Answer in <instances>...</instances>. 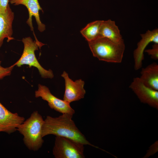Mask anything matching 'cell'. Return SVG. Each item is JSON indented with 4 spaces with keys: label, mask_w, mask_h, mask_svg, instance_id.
<instances>
[{
    "label": "cell",
    "mask_w": 158,
    "mask_h": 158,
    "mask_svg": "<svg viewBox=\"0 0 158 158\" xmlns=\"http://www.w3.org/2000/svg\"><path fill=\"white\" fill-rule=\"evenodd\" d=\"M73 116L67 114H63L55 117L47 116L44 120L42 128V137L53 135L70 138L84 145H88L100 149L87 141L72 119Z\"/></svg>",
    "instance_id": "obj_1"
},
{
    "label": "cell",
    "mask_w": 158,
    "mask_h": 158,
    "mask_svg": "<svg viewBox=\"0 0 158 158\" xmlns=\"http://www.w3.org/2000/svg\"><path fill=\"white\" fill-rule=\"evenodd\" d=\"M88 43L93 56L99 60L113 63L121 62L125 49L123 40L117 42L100 37Z\"/></svg>",
    "instance_id": "obj_2"
},
{
    "label": "cell",
    "mask_w": 158,
    "mask_h": 158,
    "mask_svg": "<svg viewBox=\"0 0 158 158\" xmlns=\"http://www.w3.org/2000/svg\"><path fill=\"white\" fill-rule=\"evenodd\" d=\"M44 120L38 111H33L30 117L18 127L17 130L23 137V142L30 150L36 151L44 142L42 136Z\"/></svg>",
    "instance_id": "obj_3"
},
{
    "label": "cell",
    "mask_w": 158,
    "mask_h": 158,
    "mask_svg": "<svg viewBox=\"0 0 158 158\" xmlns=\"http://www.w3.org/2000/svg\"><path fill=\"white\" fill-rule=\"evenodd\" d=\"M22 42L24 45L23 54L20 59L12 66H16L20 67L24 65L37 68L42 78H52L54 75L52 71L47 70L44 68L40 64L35 56V52L45 44L38 40L33 41L30 37L23 38Z\"/></svg>",
    "instance_id": "obj_4"
},
{
    "label": "cell",
    "mask_w": 158,
    "mask_h": 158,
    "mask_svg": "<svg viewBox=\"0 0 158 158\" xmlns=\"http://www.w3.org/2000/svg\"><path fill=\"white\" fill-rule=\"evenodd\" d=\"M84 145L70 138L56 136L53 154L55 158H84Z\"/></svg>",
    "instance_id": "obj_5"
},
{
    "label": "cell",
    "mask_w": 158,
    "mask_h": 158,
    "mask_svg": "<svg viewBox=\"0 0 158 158\" xmlns=\"http://www.w3.org/2000/svg\"><path fill=\"white\" fill-rule=\"evenodd\" d=\"M35 96L36 98L41 97L47 102L51 108L62 114H67L73 115L75 113L70 103L55 96L45 86L39 84L38 89L35 92Z\"/></svg>",
    "instance_id": "obj_6"
},
{
    "label": "cell",
    "mask_w": 158,
    "mask_h": 158,
    "mask_svg": "<svg viewBox=\"0 0 158 158\" xmlns=\"http://www.w3.org/2000/svg\"><path fill=\"white\" fill-rule=\"evenodd\" d=\"M129 87L141 102L158 109V91L145 85L139 77L134 78Z\"/></svg>",
    "instance_id": "obj_7"
},
{
    "label": "cell",
    "mask_w": 158,
    "mask_h": 158,
    "mask_svg": "<svg viewBox=\"0 0 158 158\" xmlns=\"http://www.w3.org/2000/svg\"><path fill=\"white\" fill-rule=\"evenodd\" d=\"M65 80V90L63 100L70 103L84 98L86 91L84 88V81L81 79L73 81L68 73L64 71L61 75Z\"/></svg>",
    "instance_id": "obj_8"
},
{
    "label": "cell",
    "mask_w": 158,
    "mask_h": 158,
    "mask_svg": "<svg viewBox=\"0 0 158 158\" xmlns=\"http://www.w3.org/2000/svg\"><path fill=\"white\" fill-rule=\"evenodd\" d=\"M25 120L23 117L10 111L0 102V132L13 133Z\"/></svg>",
    "instance_id": "obj_9"
},
{
    "label": "cell",
    "mask_w": 158,
    "mask_h": 158,
    "mask_svg": "<svg viewBox=\"0 0 158 158\" xmlns=\"http://www.w3.org/2000/svg\"><path fill=\"white\" fill-rule=\"evenodd\" d=\"M140 35L142 39L137 43V47L133 52L134 68L136 70H139L142 66L144 59V52L147 45L151 42L158 44V29L148 30L146 33L140 34Z\"/></svg>",
    "instance_id": "obj_10"
},
{
    "label": "cell",
    "mask_w": 158,
    "mask_h": 158,
    "mask_svg": "<svg viewBox=\"0 0 158 158\" xmlns=\"http://www.w3.org/2000/svg\"><path fill=\"white\" fill-rule=\"evenodd\" d=\"M11 4L14 5H23L27 8L29 14V17L27 21V23L30 26L31 30L33 31L32 23V17L34 16L38 25V29L40 32H43L45 30V25L40 20L39 11H43L38 0H10Z\"/></svg>",
    "instance_id": "obj_11"
},
{
    "label": "cell",
    "mask_w": 158,
    "mask_h": 158,
    "mask_svg": "<svg viewBox=\"0 0 158 158\" xmlns=\"http://www.w3.org/2000/svg\"><path fill=\"white\" fill-rule=\"evenodd\" d=\"M14 18V13L9 4L5 13H0V48L5 38L7 42L14 39L12 37L13 33L12 25Z\"/></svg>",
    "instance_id": "obj_12"
},
{
    "label": "cell",
    "mask_w": 158,
    "mask_h": 158,
    "mask_svg": "<svg viewBox=\"0 0 158 158\" xmlns=\"http://www.w3.org/2000/svg\"><path fill=\"white\" fill-rule=\"evenodd\" d=\"M139 78L146 86L158 91V65L153 63L142 68Z\"/></svg>",
    "instance_id": "obj_13"
},
{
    "label": "cell",
    "mask_w": 158,
    "mask_h": 158,
    "mask_svg": "<svg viewBox=\"0 0 158 158\" xmlns=\"http://www.w3.org/2000/svg\"><path fill=\"white\" fill-rule=\"evenodd\" d=\"M106 37L114 41L123 40L118 27L110 19L102 20L100 30V37Z\"/></svg>",
    "instance_id": "obj_14"
},
{
    "label": "cell",
    "mask_w": 158,
    "mask_h": 158,
    "mask_svg": "<svg viewBox=\"0 0 158 158\" xmlns=\"http://www.w3.org/2000/svg\"><path fill=\"white\" fill-rule=\"evenodd\" d=\"M102 20H97L90 23L80 32L88 42L100 37V30Z\"/></svg>",
    "instance_id": "obj_15"
},
{
    "label": "cell",
    "mask_w": 158,
    "mask_h": 158,
    "mask_svg": "<svg viewBox=\"0 0 158 158\" xmlns=\"http://www.w3.org/2000/svg\"><path fill=\"white\" fill-rule=\"evenodd\" d=\"M145 51L150 55L152 59L154 60L158 59V44L154 43L151 49H146Z\"/></svg>",
    "instance_id": "obj_16"
},
{
    "label": "cell",
    "mask_w": 158,
    "mask_h": 158,
    "mask_svg": "<svg viewBox=\"0 0 158 158\" xmlns=\"http://www.w3.org/2000/svg\"><path fill=\"white\" fill-rule=\"evenodd\" d=\"M13 67L12 65L9 67L4 68L0 65V80L10 75Z\"/></svg>",
    "instance_id": "obj_17"
},
{
    "label": "cell",
    "mask_w": 158,
    "mask_h": 158,
    "mask_svg": "<svg viewBox=\"0 0 158 158\" xmlns=\"http://www.w3.org/2000/svg\"><path fill=\"white\" fill-rule=\"evenodd\" d=\"M9 0H0V13H5L9 5Z\"/></svg>",
    "instance_id": "obj_18"
},
{
    "label": "cell",
    "mask_w": 158,
    "mask_h": 158,
    "mask_svg": "<svg viewBox=\"0 0 158 158\" xmlns=\"http://www.w3.org/2000/svg\"><path fill=\"white\" fill-rule=\"evenodd\" d=\"M1 61H0V65H1Z\"/></svg>",
    "instance_id": "obj_19"
}]
</instances>
